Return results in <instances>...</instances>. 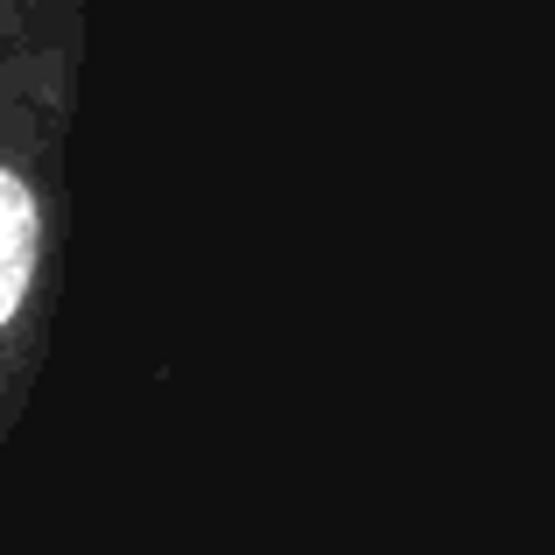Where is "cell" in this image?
I'll return each instance as SVG.
<instances>
[{"instance_id": "1", "label": "cell", "mask_w": 555, "mask_h": 555, "mask_svg": "<svg viewBox=\"0 0 555 555\" xmlns=\"http://www.w3.org/2000/svg\"><path fill=\"white\" fill-rule=\"evenodd\" d=\"M64 120H70V56H42L0 92V450H8L56 338Z\"/></svg>"}]
</instances>
